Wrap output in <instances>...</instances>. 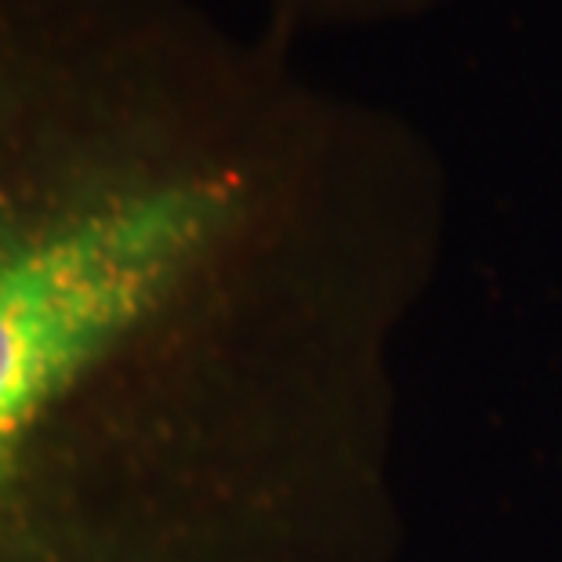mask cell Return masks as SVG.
I'll return each instance as SVG.
<instances>
[{
    "mask_svg": "<svg viewBox=\"0 0 562 562\" xmlns=\"http://www.w3.org/2000/svg\"><path fill=\"white\" fill-rule=\"evenodd\" d=\"M432 182L200 0H0V562H266V327Z\"/></svg>",
    "mask_w": 562,
    "mask_h": 562,
    "instance_id": "cell-1",
    "label": "cell"
},
{
    "mask_svg": "<svg viewBox=\"0 0 562 562\" xmlns=\"http://www.w3.org/2000/svg\"><path fill=\"white\" fill-rule=\"evenodd\" d=\"M458 0H261L269 37L294 47L297 37L323 30H370L392 22H414Z\"/></svg>",
    "mask_w": 562,
    "mask_h": 562,
    "instance_id": "cell-2",
    "label": "cell"
}]
</instances>
